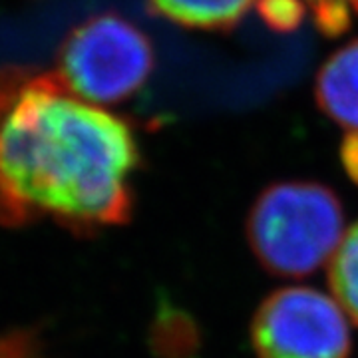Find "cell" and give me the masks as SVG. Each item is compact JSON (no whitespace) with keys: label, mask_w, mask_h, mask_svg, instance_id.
Instances as JSON below:
<instances>
[{"label":"cell","mask_w":358,"mask_h":358,"mask_svg":"<svg viewBox=\"0 0 358 358\" xmlns=\"http://www.w3.org/2000/svg\"><path fill=\"white\" fill-rule=\"evenodd\" d=\"M4 102H6V86H4V78H0V117H2Z\"/></svg>","instance_id":"obj_11"},{"label":"cell","mask_w":358,"mask_h":358,"mask_svg":"<svg viewBox=\"0 0 358 358\" xmlns=\"http://www.w3.org/2000/svg\"><path fill=\"white\" fill-rule=\"evenodd\" d=\"M155 13L176 24L201 30L235 26L257 0H148Z\"/></svg>","instance_id":"obj_6"},{"label":"cell","mask_w":358,"mask_h":358,"mask_svg":"<svg viewBox=\"0 0 358 358\" xmlns=\"http://www.w3.org/2000/svg\"><path fill=\"white\" fill-rule=\"evenodd\" d=\"M40 338L30 331L0 334V358H38Z\"/></svg>","instance_id":"obj_9"},{"label":"cell","mask_w":358,"mask_h":358,"mask_svg":"<svg viewBox=\"0 0 358 358\" xmlns=\"http://www.w3.org/2000/svg\"><path fill=\"white\" fill-rule=\"evenodd\" d=\"M345 207L317 181H277L259 193L247 217V241L268 273L308 277L327 263L345 239Z\"/></svg>","instance_id":"obj_2"},{"label":"cell","mask_w":358,"mask_h":358,"mask_svg":"<svg viewBox=\"0 0 358 358\" xmlns=\"http://www.w3.org/2000/svg\"><path fill=\"white\" fill-rule=\"evenodd\" d=\"M0 223L52 217L76 233L128 223L140 166L134 129L72 96L56 74H6Z\"/></svg>","instance_id":"obj_1"},{"label":"cell","mask_w":358,"mask_h":358,"mask_svg":"<svg viewBox=\"0 0 358 358\" xmlns=\"http://www.w3.org/2000/svg\"><path fill=\"white\" fill-rule=\"evenodd\" d=\"M329 282L338 305L358 324V221L346 229L343 243L329 263Z\"/></svg>","instance_id":"obj_7"},{"label":"cell","mask_w":358,"mask_h":358,"mask_svg":"<svg viewBox=\"0 0 358 358\" xmlns=\"http://www.w3.org/2000/svg\"><path fill=\"white\" fill-rule=\"evenodd\" d=\"M343 159H345L348 176L358 183V136H348V143L345 145Z\"/></svg>","instance_id":"obj_10"},{"label":"cell","mask_w":358,"mask_h":358,"mask_svg":"<svg viewBox=\"0 0 358 358\" xmlns=\"http://www.w3.org/2000/svg\"><path fill=\"white\" fill-rule=\"evenodd\" d=\"M315 96L334 124L348 136H358V40L348 42L322 64Z\"/></svg>","instance_id":"obj_5"},{"label":"cell","mask_w":358,"mask_h":358,"mask_svg":"<svg viewBox=\"0 0 358 358\" xmlns=\"http://www.w3.org/2000/svg\"><path fill=\"white\" fill-rule=\"evenodd\" d=\"M308 8L315 22L327 34L343 32L350 20L358 16V0H296Z\"/></svg>","instance_id":"obj_8"},{"label":"cell","mask_w":358,"mask_h":358,"mask_svg":"<svg viewBox=\"0 0 358 358\" xmlns=\"http://www.w3.org/2000/svg\"><path fill=\"white\" fill-rule=\"evenodd\" d=\"M154 44L122 14L86 18L60 44L56 78L72 96L94 106L131 98L154 72Z\"/></svg>","instance_id":"obj_3"},{"label":"cell","mask_w":358,"mask_h":358,"mask_svg":"<svg viewBox=\"0 0 358 358\" xmlns=\"http://www.w3.org/2000/svg\"><path fill=\"white\" fill-rule=\"evenodd\" d=\"M257 358H348L350 322L333 294L285 287L259 305L251 320Z\"/></svg>","instance_id":"obj_4"}]
</instances>
